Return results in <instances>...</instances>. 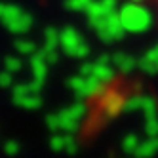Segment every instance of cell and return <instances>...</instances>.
I'll return each instance as SVG.
<instances>
[{"mask_svg":"<svg viewBox=\"0 0 158 158\" xmlns=\"http://www.w3.org/2000/svg\"><path fill=\"white\" fill-rule=\"evenodd\" d=\"M32 23H35V19H32L31 14L27 12H21L19 15H15L14 19L6 21V23H2L10 32H14V35H25V32L32 27Z\"/></svg>","mask_w":158,"mask_h":158,"instance_id":"cell-6","label":"cell"},{"mask_svg":"<svg viewBox=\"0 0 158 158\" xmlns=\"http://www.w3.org/2000/svg\"><path fill=\"white\" fill-rule=\"evenodd\" d=\"M143 57H145L147 61H151V63L156 67V71H158V44H154L151 50H147Z\"/></svg>","mask_w":158,"mask_h":158,"instance_id":"cell-21","label":"cell"},{"mask_svg":"<svg viewBox=\"0 0 158 158\" xmlns=\"http://www.w3.org/2000/svg\"><path fill=\"white\" fill-rule=\"evenodd\" d=\"M139 145H141V143H139V139H137V135L130 133V135H126V137H124V141H122V151L128 152V154H135V151H137Z\"/></svg>","mask_w":158,"mask_h":158,"instance_id":"cell-12","label":"cell"},{"mask_svg":"<svg viewBox=\"0 0 158 158\" xmlns=\"http://www.w3.org/2000/svg\"><path fill=\"white\" fill-rule=\"evenodd\" d=\"M118 15L126 32H145L152 25V14L145 6L135 4V2L124 4L118 10Z\"/></svg>","mask_w":158,"mask_h":158,"instance_id":"cell-1","label":"cell"},{"mask_svg":"<svg viewBox=\"0 0 158 158\" xmlns=\"http://www.w3.org/2000/svg\"><path fill=\"white\" fill-rule=\"evenodd\" d=\"M141 110L145 112V118H154V116H158V105H156V101L152 97H147L145 95V99H143V109Z\"/></svg>","mask_w":158,"mask_h":158,"instance_id":"cell-15","label":"cell"},{"mask_svg":"<svg viewBox=\"0 0 158 158\" xmlns=\"http://www.w3.org/2000/svg\"><path fill=\"white\" fill-rule=\"evenodd\" d=\"M15 50L19 53H25V55H32V53H36V46H35V42H31V40H25V38H19L15 40Z\"/></svg>","mask_w":158,"mask_h":158,"instance_id":"cell-14","label":"cell"},{"mask_svg":"<svg viewBox=\"0 0 158 158\" xmlns=\"http://www.w3.org/2000/svg\"><path fill=\"white\" fill-rule=\"evenodd\" d=\"M145 133L149 135V137H158V116L147 118V122H145Z\"/></svg>","mask_w":158,"mask_h":158,"instance_id":"cell-19","label":"cell"},{"mask_svg":"<svg viewBox=\"0 0 158 158\" xmlns=\"http://www.w3.org/2000/svg\"><path fill=\"white\" fill-rule=\"evenodd\" d=\"M65 145H67L65 135H53L52 141H50V147L53 151H65Z\"/></svg>","mask_w":158,"mask_h":158,"instance_id":"cell-22","label":"cell"},{"mask_svg":"<svg viewBox=\"0 0 158 158\" xmlns=\"http://www.w3.org/2000/svg\"><path fill=\"white\" fill-rule=\"evenodd\" d=\"M4 8H6V4L0 2V17H2V14H4Z\"/></svg>","mask_w":158,"mask_h":158,"instance_id":"cell-28","label":"cell"},{"mask_svg":"<svg viewBox=\"0 0 158 158\" xmlns=\"http://www.w3.org/2000/svg\"><path fill=\"white\" fill-rule=\"evenodd\" d=\"M44 46H52V48L59 46V31H55V27H48L44 31Z\"/></svg>","mask_w":158,"mask_h":158,"instance_id":"cell-13","label":"cell"},{"mask_svg":"<svg viewBox=\"0 0 158 158\" xmlns=\"http://www.w3.org/2000/svg\"><path fill=\"white\" fill-rule=\"evenodd\" d=\"M112 65H114L118 71H122V73H131L133 67L137 65V61H135L131 55H126L124 52H116L114 55H112Z\"/></svg>","mask_w":158,"mask_h":158,"instance_id":"cell-8","label":"cell"},{"mask_svg":"<svg viewBox=\"0 0 158 158\" xmlns=\"http://www.w3.org/2000/svg\"><path fill=\"white\" fill-rule=\"evenodd\" d=\"M94 76L99 78L103 84H110L112 80H114V67H110V63H99L95 61V69H94Z\"/></svg>","mask_w":158,"mask_h":158,"instance_id":"cell-9","label":"cell"},{"mask_svg":"<svg viewBox=\"0 0 158 158\" xmlns=\"http://www.w3.org/2000/svg\"><path fill=\"white\" fill-rule=\"evenodd\" d=\"M130 2H135V4H141L143 0H130Z\"/></svg>","mask_w":158,"mask_h":158,"instance_id":"cell-29","label":"cell"},{"mask_svg":"<svg viewBox=\"0 0 158 158\" xmlns=\"http://www.w3.org/2000/svg\"><path fill=\"white\" fill-rule=\"evenodd\" d=\"M94 69H95V63H82L78 74H82V76H94Z\"/></svg>","mask_w":158,"mask_h":158,"instance_id":"cell-26","label":"cell"},{"mask_svg":"<svg viewBox=\"0 0 158 158\" xmlns=\"http://www.w3.org/2000/svg\"><path fill=\"white\" fill-rule=\"evenodd\" d=\"M92 0H65V8L71 12H86Z\"/></svg>","mask_w":158,"mask_h":158,"instance_id":"cell-17","label":"cell"},{"mask_svg":"<svg viewBox=\"0 0 158 158\" xmlns=\"http://www.w3.org/2000/svg\"><path fill=\"white\" fill-rule=\"evenodd\" d=\"M82 44H86V42H84L82 35L76 29L65 27L63 31H59V46L69 57H76V53L82 48Z\"/></svg>","mask_w":158,"mask_h":158,"instance_id":"cell-4","label":"cell"},{"mask_svg":"<svg viewBox=\"0 0 158 158\" xmlns=\"http://www.w3.org/2000/svg\"><path fill=\"white\" fill-rule=\"evenodd\" d=\"M14 103L21 109H29V110H35V109H40L42 107V97L40 94H29L25 97H19V99H14Z\"/></svg>","mask_w":158,"mask_h":158,"instance_id":"cell-11","label":"cell"},{"mask_svg":"<svg viewBox=\"0 0 158 158\" xmlns=\"http://www.w3.org/2000/svg\"><path fill=\"white\" fill-rule=\"evenodd\" d=\"M4 67H6V71H10V73H17V71H21L23 63H21V59H19V57L8 55V57L4 59Z\"/></svg>","mask_w":158,"mask_h":158,"instance_id":"cell-18","label":"cell"},{"mask_svg":"<svg viewBox=\"0 0 158 158\" xmlns=\"http://www.w3.org/2000/svg\"><path fill=\"white\" fill-rule=\"evenodd\" d=\"M14 86V78L10 71H2L0 73V88H12Z\"/></svg>","mask_w":158,"mask_h":158,"instance_id":"cell-23","label":"cell"},{"mask_svg":"<svg viewBox=\"0 0 158 158\" xmlns=\"http://www.w3.org/2000/svg\"><path fill=\"white\" fill-rule=\"evenodd\" d=\"M143 99H145V95H133V97L126 99V103H124V112L141 110L143 109Z\"/></svg>","mask_w":158,"mask_h":158,"instance_id":"cell-16","label":"cell"},{"mask_svg":"<svg viewBox=\"0 0 158 158\" xmlns=\"http://www.w3.org/2000/svg\"><path fill=\"white\" fill-rule=\"evenodd\" d=\"M65 139H67V145H65V151L69 152V154H74L78 151V145H76V139L73 137V133H67L65 135Z\"/></svg>","mask_w":158,"mask_h":158,"instance_id":"cell-24","label":"cell"},{"mask_svg":"<svg viewBox=\"0 0 158 158\" xmlns=\"http://www.w3.org/2000/svg\"><path fill=\"white\" fill-rule=\"evenodd\" d=\"M4 152L8 156H15L19 152V143L17 141H6L4 143Z\"/></svg>","mask_w":158,"mask_h":158,"instance_id":"cell-25","label":"cell"},{"mask_svg":"<svg viewBox=\"0 0 158 158\" xmlns=\"http://www.w3.org/2000/svg\"><path fill=\"white\" fill-rule=\"evenodd\" d=\"M101 107H103V112L107 116H116L120 110H124V103L126 99L122 97V94L118 92H107L103 97H101Z\"/></svg>","mask_w":158,"mask_h":158,"instance_id":"cell-5","label":"cell"},{"mask_svg":"<svg viewBox=\"0 0 158 158\" xmlns=\"http://www.w3.org/2000/svg\"><path fill=\"white\" fill-rule=\"evenodd\" d=\"M158 151V137H149V141H145L137 147L135 151V158H152Z\"/></svg>","mask_w":158,"mask_h":158,"instance_id":"cell-10","label":"cell"},{"mask_svg":"<svg viewBox=\"0 0 158 158\" xmlns=\"http://www.w3.org/2000/svg\"><path fill=\"white\" fill-rule=\"evenodd\" d=\"M101 4L105 6L107 12H116V6H118V0H101Z\"/></svg>","mask_w":158,"mask_h":158,"instance_id":"cell-27","label":"cell"},{"mask_svg":"<svg viewBox=\"0 0 158 158\" xmlns=\"http://www.w3.org/2000/svg\"><path fill=\"white\" fill-rule=\"evenodd\" d=\"M92 29L97 32L99 40H103L105 44H112L116 40H122L124 32H126V29H124L122 21H120V15L118 12H112V14H107L105 17H101L97 21H94Z\"/></svg>","mask_w":158,"mask_h":158,"instance_id":"cell-2","label":"cell"},{"mask_svg":"<svg viewBox=\"0 0 158 158\" xmlns=\"http://www.w3.org/2000/svg\"><path fill=\"white\" fill-rule=\"evenodd\" d=\"M86 110H88L86 103L82 99H78L71 107H67L61 112H57L61 130H65V133H74L78 130V126H80V120L86 116Z\"/></svg>","mask_w":158,"mask_h":158,"instance_id":"cell-3","label":"cell"},{"mask_svg":"<svg viewBox=\"0 0 158 158\" xmlns=\"http://www.w3.org/2000/svg\"><path fill=\"white\" fill-rule=\"evenodd\" d=\"M31 69H32V76L38 78V80H46V74H48V61L46 57L42 55V52H36V53H32L31 55Z\"/></svg>","mask_w":158,"mask_h":158,"instance_id":"cell-7","label":"cell"},{"mask_svg":"<svg viewBox=\"0 0 158 158\" xmlns=\"http://www.w3.org/2000/svg\"><path fill=\"white\" fill-rule=\"evenodd\" d=\"M46 126H48V130H50V131H57V130H61L59 116L55 114V112H52V114H48V116H46Z\"/></svg>","mask_w":158,"mask_h":158,"instance_id":"cell-20","label":"cell"}]
</instances>
